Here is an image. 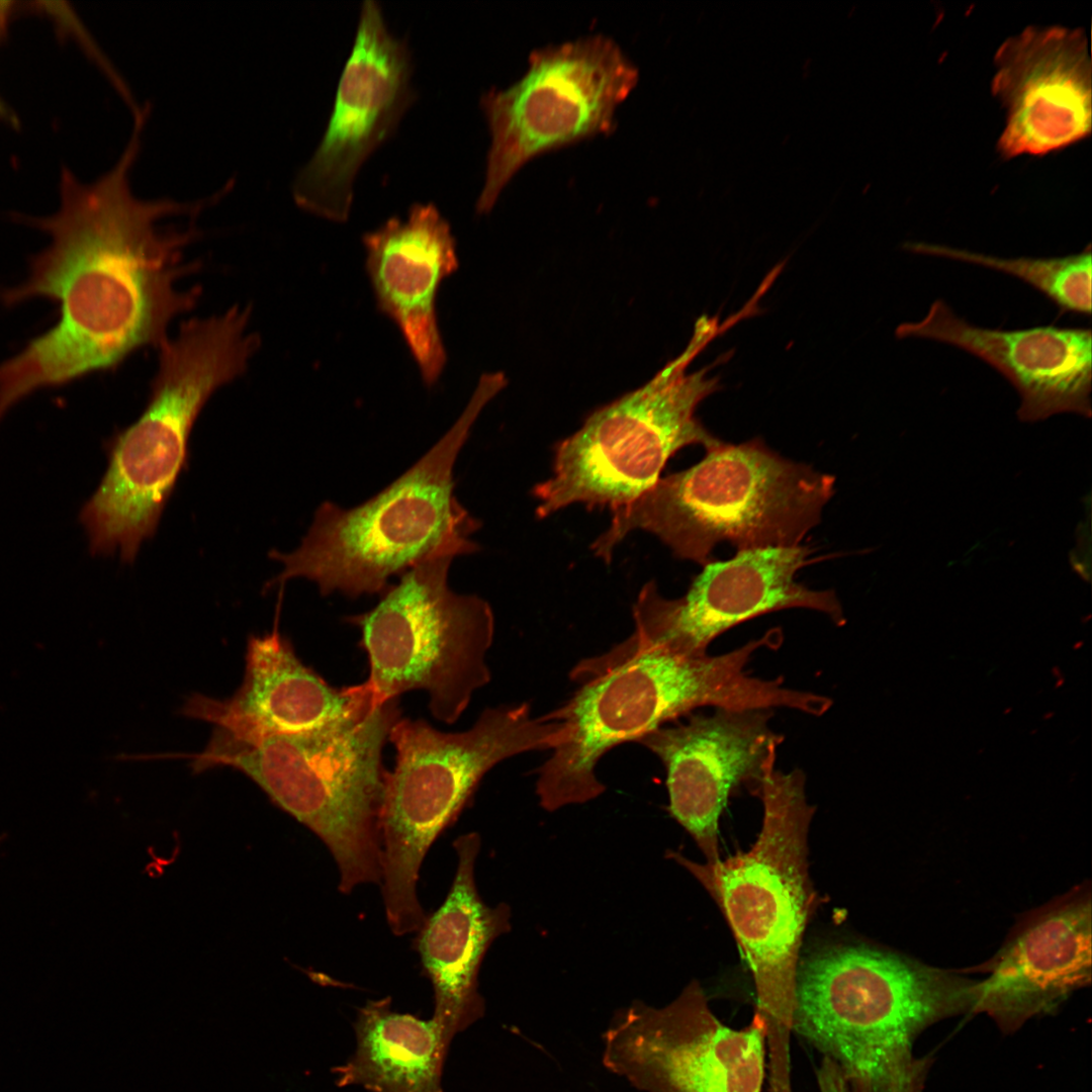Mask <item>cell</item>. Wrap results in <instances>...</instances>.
<instances>
[{
    "label": "cell",
    "mask_w": 1092,
    "mask_h": 1092,
    "mask_svg": "<svg viewBox=\"0 0 1092 1092\" xmlns=\"http://www.w3.org/2000/svg\"><path fill=\"white\" fill-rule=\"evenodd\" d=\"M413 71L407 41L389 31L378 2L363 1L325 132L292 183L300 208L336 222L349 218L360 168L418 97Z\"/></svg>",
    "instance_id": "obj_14"
},
{
    "label": "cell",
    "mask_w": 1092,
    "mask_h": 1092,
    "mask_svg": "<svg viewBox=\"0 0 1092 1092\" xmlns=\"http://www.w3.org/2000/svg\"><path fill=\"white\" fill-rule=\"evenodd\" d=\"M812 553L802 545L737 551L731 559L705 564L676 599L663 597L654 581L646 582L632 609L634 632L621 644L704 656L710 643L733 626L790 608L818 611L842 625L834 592L811 589L795 578L815 561Z\"/></svg>",
    "instance_id": "obj_15"
},
{
    "label": "cell",
    "mask_w": 1092,
    "mask_h": 1092,
    "mask_svg": "<svg viewBox=\"0 0 1092 1092\" xmlns=\"http://www.w3.org/2000/svg\"><path fill=\"white\" fill-rule=\"evenodd\" d=\"M378 701L366 682L335 688L296 656L277 630L251 636L245 674L224 700L192 695L182 713L242 740L306 732L366 713Z\"/></svg>",
    "instance_id": "obj_20"
},
{
    "label": "cell",
    "mask_w": 1092,
    "mask_h": 1092,
    "mask_svg": "<svg viewBox=\"0 0 1092 1092\" xmlns=\"http://www.w3.org/2000/svg\"><path fill=\"white\" fill-rule=\"evenodd\" d=\"M781 631L720 655L681 656L660 648H627L620 643L586 657L570 670L578 685L572 696L545 714L563 733L537 769L536 795L554 812L584 804L606 790L596 767L612 748L686 716L700 707L787 708L818 716L821 695L784 687L781 678L749 675L745 666L761 648H778Z\"/></svg>",
    "instance_id": "obj_2"
},
{
    "label": "cell",
    "mask_w": 1092,
    "mask_h": 1092,
    "mask_svg": "<svg viewBox=\"0 0 1092 1092\" xmlns=\"http://www.w3.org/2000/svg\"><path fill=\"white\" fill-rule=\"evenodd\" d=\"M638 81L635 64L603 34L532 51L518 81L480 97L490 145L476 211L488 213L532 159L614 130Z\"/></svg>",
    "instance_id": "obj_12"
},
{
    "label": "cell",
    "mask_w": 1092,
    "mask_h": 1092,
    "mask_svg": "<svg viewBox=\"0 0 1092 1092\" xmlns=\"http://www.w3.org/2000/svg\"><path fill=\"white\" fill-rule=\"evenodd\" d=\"M480 836L466 833L453 842L457 869L443 904L427 916L418 930L415 947L434 991L432 1019L446 1039L480 1019L485 1011L478 991V974L486 951L511 930V907L487 905L475 883L474 868Z\"/></svg>",
    "instance_id": "obj_22"
},
{
    "label": "cell",
    "mask_w": 1092,
    "mask_h": 1092,
    "mask_svg": "<svg viewBox=\"0 0 1092 1092\" xmlns=\"http://www.w3.org/2000/svg\"><path fill=\"white\" fill-rule=\"evenodd\" d=\"M399 715L394 698L296 734L242 740L215 730L205 749L191 756V767L226 766L250 778L320 837L337 863L339 890L350 894L381 882L382 750Z\"/></svg>",
    "instance_id": "obj_8"
},
{
    "label": "cell",
    "mask_w": 1092,
    "mask_h": 1092,
    "mask_svg": "<svg viewBox=\"0 0 1092 1092\" xmlns=\"http://www.w3.org/2000/svg\"><path fill=\"white\" fill-rule=\"evenodd\" d=\"M450 555L430 557L399 575L370 611L347 620L361 630L366 685L378 701L423 690L439 721L452 724L490 680L485 656L494 637L490 605L448 585Z\"/></svg>",
    "instance_id": "obj_11"
},
{
    "label": "cell",
    "mask_w": 1092,
    "mask_h": 1092,
    "mask_svg": "<svg viewBox=\"0 0 1092 1092\" xmlns=\"http://www.w3.org/2000/svg\"><path fill=\"white\" fill-rule=\"evenodd\" d=\"M977 981L972 1012L1005 1032L1051 1014L1091 983V891L1080 886L1025 915Z\"/></svg>",
    "instance_id": "obj_18"
},
{
    "label": "cell",
    "mask_w": 1092,
    "mask_h": 1092,
    "mask_svg": "<svg viewBox=\"0 0 1092 1092\" xmlns=\"http://www.w3.org/2000/svg\"><path fill=\"white\" fill-rule=\"evenodd\" d=\"M143 126L111 169L92 182L61 169L60 206L28 218L51 237L24 283L3 293L7 304L47 297L60 320L0 365V418L31 392L118 365L167 340L171 323L194 307L198 291L179 288L193 229L168 218L194 214L202 203L142 199L130 185Z\"/></svg>",
    "instance_id": "obj_1"
},
{
    "label": "cell",
    "mask_w": 1092,
    "mask_h": 1092,
    "mask_svg": "<svg viewBox=\"0 0 1092 1092\" xmlns=\"http://www.w3.org/2000/svg\"><path fill=\"white\" fill-rule=\"evenodd\" d=\"M356 1049L334 1070L340 1087L368 1092H444L443 1067L450 1042L439 1025L395 1012L385 997L368 1001L354 1024Z\"/></svg>",
    "instance_id": "obj_23"
},
{
    "label": "cell",
    "mask_w": 1092,
    "mask_h": 1092,
    "mask_svg": "<svg viewBox=\"0 0 1092 1092\" xmlns=\"http://www.w3.org/2000/svg\"><path fill=\"white\" fill-rule=\"evenodd\" d=\"M907 252L980 265L1007 273L1043 293L1061 309L1091 314V246L1056 258H1000L940 244L908 242Z\"/></svg>",
    "instance_id": "obj_24"
},
{
    "label": "cell",
    "mask_w": 1092,
    "mask_h": 1092,
    "mask_svg": "<svg viewBox=\"0 0 1092 1092\" xmlns=\"http://www.w3.org/2000/svg\"><path fill=\"white\" fill-rule=\"evenodd\" d=\"M835 478L786 459L759 438L719 441L696 465L660 477L632 502L612 510L593 543L609 562L632 531L657 536L673 554L703 566L721 542L738 551L801 545L834 493Z\"/></svg>",
    "instance_id": "obj_7"
},
{
    "label": "cell",
    "mask_w": 1092,
    "mask_h": 1092,
    "mask_svg": "<svg viewBox=\"0 0 1092 1092\" xmlns=\"http://www.w3.org/2000/svg\"><path fill=\"white\" fill-rule=\"evenodd\" d=\"M770 764L756 796L763 805L757 839L745 852L715 862L667 857L688 870L717 903L751 972L756 1011L765 1024L767 1067H792L791 1039L803 935L815 907L808 833L815 807L805 775Z\"/></svg>",
    "instance_id": "obj_6"
},
{
    "label": "cell",
    "mask_w": 1092,
    "mask_h": 1092,
    "mask_svg": "<svg viewBox=\"0 0 1092 1092\" xmlns=\"http://www.w3.org/2000/svg\"><path fill=\"white\" fill-rule=\"evenodd\" d=\"M730 321L701 316L685 350L648 382L598 408L582 427L554 447L552 474L534 487L536 514L548 517L573 504L587 509L624 506L660 477L668 459L691 445L708 449L720 440L696 417L699 403L719 389L709 365L687 373L690 363Z\"/></svg>",
    "instance_id": "obj_10"
},
{
    "label": "cell",
    "mask_w": 1092,
    "mask_h": 1092,
    "mask_svg": "<svg viewBox=\"0 0 1092 1092\" xmlns=\"http://www.w3.org/2000/svg\"><path fill=\"white\" fill-rule=\"evenodd\" d=\"M1082 29L1028 26L1002 42L992 91L1006 112V158L1044 155L1089 135L1091 61Z\"/></svg>",
    "instance_id": "obj_17"
},
{
    "label": "cell",
    "mask_w": 1092,
    "mask_h": 1092,
    "mask_svg": "<svg viewBox=\"0 0 1092 1092\" xmlns=\"http://www.w3.org/2000/svg\"><path fill=\"white\" fill-rule=\"evenodd\" d=\"M562 733L560 722L534 716L526 702L486 708L471 728L457 733L422 719L396 721L388 737L395 765L386 771L379 818L380 885L395 935L415 932L425 921L417 895L422 862L485 774L510 757L552 750Z\"/></svg>",
    "instance_id": "obj_9"
},
{
    "label": "cell",
    "mask_w": 1092,
    "mask_h": 1092,
    "mask_svg": "<svg viewBox=\"0 0 1092 1092\" xmlns=\"http://www.w3.org/2000/svg\"><path fill=\"white\" fill-rule=\"evenodd\" d=\"M363 245L377 307L397 326L423 382L431 387L447 361L437 295L459 265L450 224L435 204L417 202L406 218L391 216L364 234Z\"/></svg>",
    "instance_id": "obj_21"
},
{
    "label": "cell",
    "mask_w": 1092,
    "mask_h": 1092,
    "mask_svg": "<svg viewBox=\"0 0 1092 1092\" xmlns=\"http://www.w3.org/2000/svg\"><path fill=\"white\" fill-rule=\"evenodd\" d=\"M247 308L184 323L159 346L147 406L107 443V470L80 520L94 554L132 562L187 468L192 427L209 397L247 370L259 345Z\"/></svg>",
    "instance_id": "obj_3"
},
{
    "label": "cell",
    "mask_w": 1092,
    "mask_h": 1092,
    "mask_svg": "<svg viewBox=\"0 0 1092 1092\" xmlns=\"http://www.w3.org/2000/svg\"><path fill=\"white\" fill-rule=\"evenodd\" d=\"M896 336L945 343L992 366L1018 391L1017 416L1022 422L1063 413L1091 417L1090 328L986 329L968 323L936 299L922 320L899 325Z\"/></svg>",
    "instance_id": "obj_19"
},
{
    "label": "cell",
    "mask_w": 1092,
    "mask_h": 1092,
    "mask_svg": "<svg viewBox=\"0 0 1092 1092\" xmlns=\"http://www.w3.org/2000/svg\"><path fill=\"white\" fill-rule=\"evenodd\" d=\"M772 710L715 709L665 724L636 742L661 761L668 811L693 837L707 862L719 855V819L741 786L756 794L776 763L784 737L769 726Z\"/></svg>",
    "instance_id": "obj_16"
},
{
    "label": "cell",
    "mask_w": 1092,
    "mask_h": 1092,
    "mask_svg": "<svg viewBox=\"0 0 1092 1092\" xmlns=\"http://www.w3.org/2000/svg\"><path fill=\"white\" fill-rule=\"evenodd\" d=\"M506 385L504 373L482 374L449 431L368 500L351 509L324 502L295 550L269 553L283 570L266 586L303 577L323 596L382 594L392 576L430 557L478 551L471 536L480 523L457 499L453 468L481 410Z\"/></svg>",
    "instance_id": "obj_4"
},
{
    "label": "cell",
    "mask_w": 1092,
    "mask_h": 1092,
    "mask_svg": "<svg viewBox=\"0 0 1092 1092\" xmlns=\"http://www.w3.org/2000/svg\"><path fill=\"white\" fill-rule=\"evenodd\" d=\"M765 1041L757 1012L732 1027L693 980L662 1007L634 1001L618 1010L603 1034L602 1062L642 1092H762Z\"/></svg>",
    "instance_id": "obj_13"
},
{
    "label": "cell",
    "mask_w": 1092,
    "mask_h": 1092,
    "mask_svg": "<svg viewBox=\"0 0 1092 1092\" xmlns=\"http://www.w3.org/2000/svg\"><path fill=\"white\" fill-rule=\"evenodd\" d=\"M976 983L870 945L827 947L799 964L793 1034L869 1092H905L921 1076L915 1040L972 1012Z\"/></svg>",
    "instance_id": "obj_5"
},
{
    "label": "cell",
    "mask_w": 1092,
    "mask_h": 1092,
    "mask_svg": "<svg viewBox=\"0 0 1092 1092\" xmlns=\"http://www.w3.org/2000/svg\"><path fill=\"white\" fill-rule=\"evenodd\" d=\"M24 10L27 11V5L24 8V3L16 1H0V44L6 39L13 19ZM0 121L8 122L11 125L17 123L14 113L10 111L9 107L3 102L1 97Z\"/></svg>",
    "instance_id": "obj_25"
}]
</instances>
